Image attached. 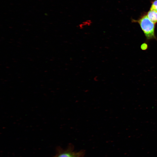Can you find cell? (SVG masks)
<instances>
[{
  "label": "cell",
  "mask_w": 157,
  "mask_h": 157,
  "mask_svg": "<svg viewBox=\"0 0 157 157\" xmlns=\"http://www.w3.org/2000/svg\"><path fill=\"white\" fill-rule=\"evenodd\" d=\"M147 44L145 43L142 44L141 46V48L142 49L145 50L147 48Z\"/></svg>",
  "instance_id": "obj_6"
},
{
  "label": "cell",
  "mask_w": 157,
  "mask_h": 157,
  "mask_svg": "<svg viewBox=\"0 0 157 157\" xmlns=\"http://www.w3.org/2000/svg\"><path fill=\"white\" fill-rule=\"evenodd\" d=\"M58 157H76V156L73 154L65 153L60 155Z\"/></svg>",
  "instance_id": "obj_5"
},
{
  "label": "cell",
  "mask_w": 157,
  "mask_h": 157,
  "mask_svg": "<svg viewBox=\"0 0 157 157\" xmlns=\"http://www.w3.org/2000/svg\"><path fill=\"white\" fill-rule=\"evenodd\" d=\"M146 15L152 22L155 24L157 23V11L150 9L147 13Z\"/></svg>",
  "instance_id": "obj_2"
},
{
  "label": "cell",
  "mask_w": 157,
  "mask_h": 157,
  "mask_svg": "<svg viewBox=\"0 0 157 157\" xmlns=\"http://www.w3.org/2000/svg\"><path fill=\"white\" fill-rule=\"evenodd\" d=\"M132 21L139 24L147 40L155 39L157 41L155 32V24L149 19L146 14H143L137 20L132 19Z\"/></svg>",
  "instance_id": "obj_1"
},
{
  "label": "cell",
  "mask_w": 157,
  "mask_h": 157,
  "mask_svg": "<svg viewBox=\"0 0 157 157\" xmlns=\"http://www.w3.org/2000/svg\"><path fill=\"white\" fill-rule=\"evenodd\" d=\"M92 24V21L90 20H88L83 22L78 26V28L80 29H82L86 26H88L91 25Z\"/></svg>",
  "instance_id": "obj_3"
},
{
  "label": "cell",
  "mask_w": 157,
  "mask_h": 157,
  "mask_svg": "<svg viewBox=\"0 0 157 157\" xmlns=\"http://www.w3.org/2000/svg\"><path fill=\"white\" fill-rule=\"evenodd\" d=\"M150 9L157 11V0H153L151 1Z\"/></svg>",
  "instance_id": "obj_4"
}]
</instances>
